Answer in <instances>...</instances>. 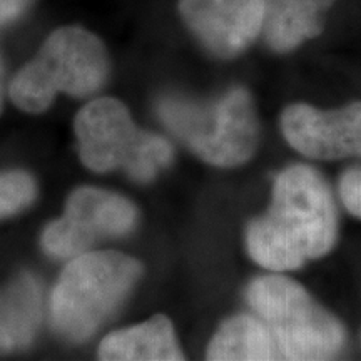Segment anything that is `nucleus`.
<instances>
[{
	"label": "nucleus",
	"instance_id": "1",
	"mask_svg": "<svg viewBox=\"0 0 361 361\" xmlns=\"http://www.w3.org/2000/svg\"><path fill=\"white\" fill-rule=\"evenodd\" d=\"M338 213L326 179L314 168L291 164L276 176L264 214L246 229L251 259L271 273L296 271L336 245Z\"/></svg>",
	"mask_w": 361,
	"mask_h": 361
},
{
	"label": "nucleus",
	"instance_id": "2",
	"mask_svg": "<svg viewBox=\"0 0 361 361\" xmlns=\"http://www.w3.org/2000/svg\"><path fill=\"white\" fill-rule=\"evenodd\" d=\"M157 112L176 137L216 168L246 164L258 149L259 117L245 87H233L207 102L164 97Z\"/></svg>",
	"mask_w": 361,
	"mask_h": 361
},
{
	"label": "nucleus",
	"instance_id": "3",
	"mask_svg": "<svg viewBox=\"0 0 361 361\" xmlns=\"http://www.w3.org/2000/svg\"><path fill=\"white\" fill-rule=\"evenodd\" d=\"M246 300L269 328L281 360H331L345 348L340 319L295 279L281 273L255 278L246 286Z\"/></svg>",
	"mask_w": 361,
	"mask_h": 361
},
{
	"label": "nucleus",
	"instance_id": "4",
	"mask_svg": "<svg viewBox=\"0 0 361 361\" xmlns=\"http://www.w3.org/2000/svg\"><path fill=\"white\" fill-rule=\"evenodd\" d=\"M137 259L116 251H94L75 256L54 288L51 322L61 335L85 340L126 300L141 278Z\"/></svg>",
	"mask_w": 361,
	"mask_h": 361
},
{
	"label": "nucleus",
	"instance_id": "5",
	"mask_svg": "<svg viewBox=\"0 0 361 361\" xmlns=\"http://www.w3.org/2000/svg\"><path fill=\"white\" fill-rule=\"evenodd\" d=\"M106 75L107 56L101 40L80 27H62L16 75L11 97L19 109L39 114L59 92L74 97L96 92Z\"/></svg>",
	"mask_w": 361,
	"mask_h": 361
},
{
	"label": "nucleus",
	"instance_id": "6",
	"mask_svg": "<svg viewBox=\"0 0 361 361\" xmlns=\"http://www.w3.org/2000/svg\"><path fill=\"white\" fill-rule=\"evenodd\" d=\"M137 221L133 202L114 192L80 188L67 201L64 218L42 234V246L56 258H75L102 238L128 234Z\"/></svg>",
	"mask_w": 361,
	"mask_h": 361
},
{
	"label": "nucleus",
	"instance_id": "7",
	"mask_svg": "<svg viewBox=\"0 0 361 361\" xmlns=\"http://www.w3.org/2000/svg\"><path fill=\"white\" fill-rule=\"evenodd\" d=\"M286 142L314 161L361 157V102L340 109H318L296 102L279 117Z\"/></svg>",
	"mask_w": 361,
	"mask_h": 361
},
{
	"label": "nucleus",
	"instance_id": "8",
	"mask_svg": "<svg viewBox=\"0 0 361 361\" xmlns=\"http://www.w3.org/2000/svg\"><path fill=\"white\" fill-rule=\"evenodd\" d=\"M74 128L80 161L96 173L128 169L146 134L137 129L124 104L111 97L84 106Z\"/></svg>",
	"mask_w": 361,
	"mask_h": 361
},
{
	"label": "nucleus",
	"instance_id": "9",
	"mask_svg": "<svg viewBox=\"0 0 361 361\" xmlns=\"http://www.w3.org/2000/svg\"><path fill=\"white\" fill-rule=\"evenodd\" d=\"M179 12L204 47L231 59L263 30L264 0H179Z\"/></svg>",
	"mask_w": 361,
	"mask_h": 361
},
{
	"label": "nucleus",
	"instance_id": "10",
	"mask_svg": "<svg viewBox=\"0 0 361 361\" xmlns=\"http://www.w3.org/2000/svg\"><path fill=\"white\" fill-rule=\"evenodd\" d=\"M335 0H264L263 37L274 52L295 51L323 32Z\"/></svg>",
	"mask_w": 361,
	"mask_h": 361
},
{
	"label": "nucleus",
	"instance_id": "11",
	"mask_svg": "<svg viewBox=\"0 0 361 361\" xmlns=\"http://www.w3.org/2000/svg\"><path fill=\"white\" fill-rule=\"evenodd\" d=\"M99 358L106 361H179L184 360L174 326L164 314L135 326L111 333L99 346Z\"/></svg>",
	"mask_w": 361,
	"mask_h": 361
},
{
	"label": "nucleus",
	"instance_id": "12",
	"mask_svg": "<svg viewBox=\"0 0 361 361\" xmlns=\"http://www.w3.org/2000/svg\"><path fill=\"white\" fill-rule=\"evenodd\" d=\"M42 316V288L32 274H22L0 290V351L20 350L34 340Z\"/></svg>",
	"mask_w": 361,
	"mask_h": 361
},
{
	"label": "nucleus",
	"instance_id": "13",
	"mask_svg": "<svg viewBox=\"0 0 361 361\" xmlns=\"http://www.w3.org/2000/svg\"><path fill=\"white\" fill-rule=\"evenodd\" d=\"M207 360L266 361L281 360L269 328L259 316L236 314L228 318L207 346Z\"/></svg>",
	"mask_w": 361,
	"mask_h": 361
},
{
	"label": "nucleus",
	"instance_id": "14",
	"mask_svg": "<svg viewBox=\"0 0 361 361\" xmlns=\"http://www.w3.org/2000/svg\"><path fill=\"white\" fill-rule=\"evenodd\" d=\"M171 161H173L171 144L161 135L146 133L126 173L135 180L146 183V180L154 179L161 169L168 168Z\"/></svg>",
	"mask_w": 361,
	"mask_h": 361
},
{
	"label": "nucleus",
	"instance_id": "15",
	"mask_svg": "<svg viewBox=\"0 0 361 361\" xmlns=\"http://www.w3.org/2000/svg\"><path fill=\"white\" fill-rule=\"evenodd\" d=\"M35 197V183L29 174L13 171L0 174V218L19 213Z\"/></svg>",
	"mask_w": 361,
	"mask_h": 361
},
{
	"label": "nucleus",
	"instance_id": "16",
	"mask_svg": "<svg viewBox=\"0 0 361 361\" xmlns=\"http://www.w3.org/2000/svg\"><path fill=\"white\" fill-rule=\"evenodd\" d=\"M340 197L346 209L361 219V166H355L341 176Z\"/></svg>",
	"mask_w": 361,
	"mask_h": 361
},
{
	"label": "nucleus",
	"instance_id": "17",
	"mask_svg": "<svg viewBox=\"0 0 361 361\" xmlns=\"http://www.w3.org/2000/svg\"><path fill=\"white\" fill-rule=\"evenodd\" d=\"M29 0H0V24L16 19L24 11Z\"/></svg>",
	"mask_w": 361,
	"mask_h": 361
},
{
	"label": "nucleus",
	"instance_id": "18",
	"mask_svg": "<svg viewBox=\"0 0 361 361\" xmlns=\"http://www.w3.org/2000/svg\"><path fill=\"white\" fill-rule=\"evenodd\" d=\"M0 102H2V92H0Z\"/></svg>",
	"mask_w": 361,
	"mask_h": 361
}]
</instances>
